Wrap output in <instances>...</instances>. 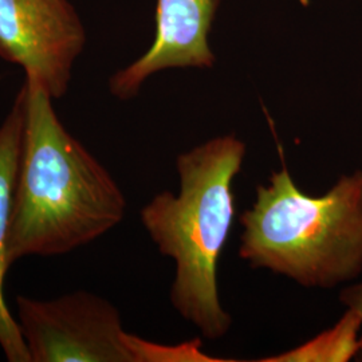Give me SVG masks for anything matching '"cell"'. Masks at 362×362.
Masks as SVG:
<instances>
[{"mask_svg":"<svg viewBox=\"0 0 362 362\" xmlns=\"http://www.w3.org/2000/svg\"><path fill=\"white\" fill-rule=\"evenodd\" d=\"M339 302L346 308V310L353 311L360 320L362 324V282L353 284V285L345 287L339 294ZM362 361V327L360 334V349L357 354Z\"/></svg>","mask_w":362,"mask_h":362,"instance_id":"8","label":"cell"},{"mask_svg":"<svg viewBox=\"0 0 362 362\" xmlns=\"http://www.w3.org/2000/svg\"><path fill=\"white\" fill-rule=\"evenodd\" d=\"M15 300L31 362H144L143 338L128 334L116 306L100 296Z\"/></svg>","mask_w":362,"mask_h":362,"instance_id":"4","label":"cell"},{"mask_svg":"<svg viewBox=\"0 0 362 362\" xmlns=\"http://www.w3.org/2000/svg\"><path fill=\"white\" fill-rule=\"evenodd\" d=\"M219 0H158L156 35L151 49L109 79V90L121 101L139 94L144 82L176 67L206 69L215 64L208 35Z\"/></svg>","mask_w":362,"mask_h":362,"instance_id":"6","label":"cell"},{"mask_svg":"<svg viewBox=\"0 0 362 362\" xmlns=\"http://www.w3.org/2000/svg\"><path fill=\"white\" fill-rule=\"evenodd\" d=\"M86 33L69 0H0V57L52 95H65Z\"/></svg>","mask_w":362,"mask_h":362,"instance_id":"5","label":"cell"},{"mask_svg":"<svg viewBox=\"0 0 362 362\" xmlns=\"http://www.w3.org/2000/svg\"><path fill=\"white\" fill-rule=\"evenodd\" d=\"M25 119L26 88L23 83L15 97L11 110L0 125V348L10 362H31L18 321L6 303L3 288L4 276L10 269L7 251Z\"/></svg>","mask_w":362,"mask_h":362,"instance_id":"7","label":"cell"},{"mask_svg":"<svg viewBox=\"0 0 362 362\" xmlns=\"http://www.w3.org/2000/svg\"><path fill=\"white\" fill-rule=\"evenodd\" d=\"M247 146L236 134L218 136L176 158L180 191H164L144 206L140 219L160 254L175 260L170 303L209 341L227 336L233 318L221 305L220 255L235 219L233 179Z\"/></svg>","mask_w":362,"mask_h":362,"instance_id":"2","label":"cell"},{"mask_svg":"<svg viewBox=\"0 0 362 362\" xmlns=\"http://www.w3.org/2000/svg\"><path fill=\"white\" fill-rule=\"evenodd\" d=\"M255 192L240 215L239 257L250 267L308 288H333L361 275L362 169L311 196L298 188L284 163Z\"/></svg>","mask_w":362,"mask_h":362,"instance_id":"3","label":"cell"},{"mask_svg":"<svg viewBox=\"0 0 362 362\" xmlns=\"http://www.w3.org/2000/svg\"><path fill=\"white\" fill-rule=\"evenodd\" d=\"M23 146L13 194L7 259L55 257L118 226L127 199L109 170L73 137L52 95L26 78Z\"/></svg>","mask_w":362,"mask_h":362,"instance_id":"1","label":"cell"}]
</instances>
